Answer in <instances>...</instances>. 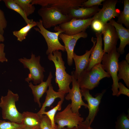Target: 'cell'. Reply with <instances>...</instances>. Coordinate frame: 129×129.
I'll use <instances>...</instances> for the list:
<instances>
[{
    "label": "cell",
    "mask_w": 129,
    "mask_h": 129,
    "mask_svg": "<svg viewBox=\"0 0 129 129\" xmlns=\"http://www.w3.org/2000/svg\"><path fill=\"white\" fill-rule=\"evenodd\" d=\"M48 58L54 63L55 68V81L58 86V91L65 94L69 91V86L72 82V76L65 71L64 62L62 57V53L59 50L53 52L48 55Z\"/></svg>",
    "instance_id": "obj_1"
},
{
    "label": "cell",
    "mask_w": 129,
    "mask_h": 129,
    "mask_svg": "<svg viewBox=\"0 0 129 129\" xmlns=\"http://www.w3.org/2000/svg\"><path fill=\"white\" fill-rule=\"evenodd\" d=\"M110 77L100 63L89 70L85 69L79 75L77 81L80 88L91 90L98 86L101 80Z\"/></svg>",
    "instance_id": "obj_2"
},
{
    "label": "cell",
    "mask_w": 129,
    "mask_h": 129,
    "mask_svg": "<svg viewBox=\"0 0 129 129\" xmlns=\"http://www.w3.org/2000/svg\"><path fill=\"white\" fill-rule=\"evenodd\" d=\"M19 99L17 93H15L9 89L5 96H2L0 101V107L2 109V117L4 119L12 122L21 124L22 113L17 110L16 102Z\"/></svg>",
    "instance_id": "obj_3"
},
{
    "label": "cell",
    "mask_w": 129,
    "mask_h": 129,
    "mask_svg": "<svg viewBox=\"0 0 129 129\" xmlns=\"http://www.w3.org/2000/svg\"><path fill=\"white\" fill-rule=\"evenodd\" d=\"M120 54L116 47L108 53H105L102 61L105 70L106 71L112 78L113 83L112 90L113 96H116L118 90V81L117 77L119 58Z\"/></svg>",
    "instance_id": "obj_4"
},
{
    "label": "cell",
    "mask_w": 129,
    "mask_h": 129,
    "mask_svg": "<svg viewBox=\"0 0 129 129\" xmlns=\"http://www.w3.org/2000/svg\"><path fill=\"white\" fill-rule=\"evenodd\" d=\"M38 13L41 17L43 26L46 29L55 27L71 19L68 15H63L53 7H41Z\"/></svg>",
    "instance_id": "obj_5"
},
{
    "label": "cell",
    "mask_w": 129,
    "mask_h": 129,
    "mask_svg": "<svg viewBox=\"0 0 129 129\" xmlns=\"http://www.w3.org/2000/svg\"><path fill=\"white\" fill-rule=\"evenodd\" d=\"M80 90L84 100L87 102L89 113L85 120L82 122L78 127L80 129H87L90 126L97 113L101 99L106 90H103L101 93L97 94L94 97L90 94L88 89L80 88Z\"/></svg>",
    "instance_id": "obj_6"
},
{
    "label": "cell",
    "mask_w": 129,
    "mask_h": 129,
    "mask_svg": "<svg viewBox=\"0 0 129 129\" xmlns=\"http://www.w3.org/2000/svg\"><path fill=\"white\" fill-rule=\"evenodd\" d=\"M40 56L36 57L32 53L30 59L23 57L19 59V61L23 65L24 67L28 69L29 71L28 76L25 79L26 81L28 82L32 81L33 84L36 85L43 81V73L45 71L44 68L40 64Z\"/></svg>",
    "instance_id": "obj_7"
},
{
    "label": "cell",
    "mask_w": 129,
    "mask_h": 129,
    "mask_svg": "<svg viewBox=\"0 0 129 129\" xmlns=\"http://www.w3.org/2000/svg\"><path fill=\"white\" fill-rule=\"evenodd\" d=\"M84 121L80 114L73 112L71 109V104H69L62 111L58 112L54 118L55 123L57 124L58 129L67 127L70 129L79 125Z\"/></svg>",
    "instance_id": "obj_8"
},
{
    "label": "cell",
    "mask_w": 129,
    "mask_h": 129,
    "mask_svg": "<svg viewBox=\"0 0 129 129\" xmlns=\"http://www.w3.org/2000/svg\"><path fill=\"white\" fill-rule=\"evenodd\" d=\"M36 22L37 27L34 28L42 35L45 40L48 47L46 52L47 55L52 53L56 50L66 51L64 46L61 43L59 40V36L62 33V32H53L49 31L43 27L41 19Z\"/></svg>",
    "instance_id": "obj_9"
},
{
    "label": "cell",
    "mask_w": 129,
    "mask_h": 129,
    "mask_svg": "<svg viewBox=\"0 0 129 129\" xmlns=\"http://www.w3.org/2000/svg\"><path fill=\"white\" fill-rule=\"evenodd\" d=\"M86 0H32L31 4L41 7H53L64 15H68L72 9L82 7Z\"/></svg>",
    "instance_id": "obj_10"
},
{
    "label": "cell",
    "mask_w": 129,
    "mask_h": 129,
    "mask_svg": "<svg viewBox=\"0 0 129 129\" xmlns=\"http://www.w3.org/2000/svg\"><path fill=\"white\" fill-rule=\"evenodd\" d=\"M94 19L93 16L85 19H72L69 21L54 27L55 32L61 31L69 35H72L85 32Z\"/></svg>",
    "instance_id": "obj_11"
},
{
    "label": "cell",
    "mask_w": 129,
    "mask_h": 129,
    "mask_svg": "<svg viewBox=\"0 0 129 129\" xmlns=\"http://www.w3.org/2000/svg\"><path fill=\"white\" fill-rule=\"evenodd\" d=\"M118 2L117 0H105L102 8L93 16L94 19L100 21L104 25L113 18L118 17L121 11L116 8Z\"/></svg>",
    "instance_id": "obj_12"
},
{
    "label": "cell",
    "mask_w": 129,
    "mask_h": 129,
    "mask_svg": "<svg viewBox=\"0 0 129 129\" xmlns=\"http://www.w3.org/2000/svg\"><path fill=\"white\" fill-rule=\"evenodd\" d=\"M72 87L65 97L66 100H71V109L74 113L80 114L79 109L81 106H84L85 108H88V105L83 101L82 99V95L79 85L77 80L74 77L72 74Z\"/></svg>",
    "instance_id": "obj_13"
},
{
    "label": "cell",
    "mask_w": 129,
    "mask_h": 129,
    "mask_svg": "<svg viewBox=\"0 0 129 129\" xmlns=\"http://www.w3.org/2000/svg\"><path fill=\"white\" fill-rule=\"evenodd\" d=\"M88 34L86 32H83L76 34L69 35L61 33L59 37L62 40L64 44V46L67 54V63L71 66L73 63V57L74 49L78 40L80 38H86Z\"/></svg>",
    "instance_id": "obj_14"
},
{
    "label": "cell",
    "mask_w": 129,
    "mask_h": 129,
    "mask_svg": "<svg viewBox=\"0 0 129 129\" xmlns=\"http://www.w3.org/2000/svg\"><path fill=\"white\" fill-rule=\"evenodd\" d=\"M103 35L104 53H108L116 47L119 39L114 27L109 22L105 24L102 32Z\"/></svg>",
    "instance_id": "obj_15"
},
{
    "label": "cell",
    "mask_w": 129,
    "mask_h": 129,
    "mask_svg": "<svg viewBox=\"0 0 129 129\" xmlns=\"http://www.w3.org/2000/svg\"><path fill=\"white\" fill-rule=\"evenodd\" d=\"M94 39L93 37L91 38L93 46L90 50H86L84 54L79 56L77 55L75 52L74 53L73 59L75 62V71H72L71 73L74 78L76 80L81 73L87 68L88 66L90 56L96 42V40H95Z\"/></svg>",
    "instance_id": "obj_16"
},
{
    "label": "cell",
    "mask_w": 129,
    "mask_h": 129,
    "mask_svg": "<svg viewBox=\"0 0 129 129\" xmlns=\"http://www.w3.org/2000/svg\"><path fill=\"white\" fill-rule=\"evenodd\" d=\"M96 43L91 54L88 66L86 69L89 70L95 65L101 63L104 54L102 48V33H96Z\"/></svg>",
    "instance_id": "obj_17"
},
{
    "label": "cell",
    "mask_w": 129,
    "mask_h": 129,
    "mask_svg": "<svg viewBox=\"0 0 129 129\" xmlns=\"http://www.w3.org/2000/svg\"><path fill=\"white\" fill-rule=\"evenodd\" d=\"M53 76L51 72L49 73L48 78L45 81H43L38 85H34L31 82H28V86L31 89L34 97V102L38 105L39 108L41 106L40 99L47 91L48 88L51 84Z\"/></svg>",
    "instance_id": "obj_18"
},
{
    "label": "cell",
    "mask_w": 129,
    "mask_h": 129,
    "mask_svg": "<svg viewBox=\"0 0 129 129\" xmlns=\"http://www.w3.org/2000/svg\"><path fill=\"white\" fill-rule=\"evenodd\" d=\"M109 21L116 29L120 39V44L117 48V51L120 54H122L124 53L125 47L129 44V29L124 27L122 24L117 23L113 19Z\"/></svg>",
    "instance_id": "obj_19"
},
{
    "label": "cell",
    "mask_w": 129,
    "mask_h": 129,
    "mask_svg": "<svg viewBox=\"0 0 129 129\" xmlns=\"http://www.w3.org/2000/svg\"><path fill=\"white\" fill-rule=\"evenodd\" d=\"M100 9L99 6L89 8L79 7L72 9L68 15L71 19H86L93 16Z\"/></svg>",
    "instance_id": "obj_20"
},
{
    "label": "cell",
    "mask_w": 129,
    "mask_h": 129,
    "mask_svg": "<svg viewBox=\"0 0 129 129\" xmlns=\"http://www.w3.org/2000/svg\"><path fill=\"white\" fill-rule=\"evenodd\" d=\"M48 87V89L46 92V95L45 100L43 103L41 109L37 113L40 116L42 115V113L45 111L46 107H50L56 98H59L60 99V100L63 101L64 100L65 94V93L54 91L51 84Z\"/></svg>",
    "instance_id": "obj_21"
},
{
    "label": "cell",
    "mask_w": 129,
    "mask_h": 129,
    "mask_svg": "<svg viewBox=\"0 0 129 129\" xmlns=\"http://www.w3.org/2000/svg\"><path fill=\"white\" fill-rule=\"evenodd\" d=\"M22 124L24 129H31L40 127L41 116L37 113L28 111L22 113Z\"/></svg>",
    "instance_id": "obj_22"
},
{
    "label": "cell",
    "mask_w": 129,
    "mask_h": 129,
    "mask_svg": "<svg viewBox=\"0 0 129 129\" xmlns=\"http://www.w3.org/2000/svg\"><path fill=\"white\" fill-rule=\"evenodd\" d=\"M117 77L122 79L128 88H129V64L125 60L118 62Z\"/></svg>",
    "instance_id": "obj_23"
},
{
    "label": "cell",
    "mask_w": 129,
    "mask_h": 129,
    "mask_svg": "<svg viewBox=\"0 0 129 129\" xmlns=\"http://www.w3.org/2000/svg\"><path fill=\"white\" fill-rule=\"evenodd\" d=\"M6 6L8 8L12 10L19 14L22 17L27 24L32 23L33 20L28 18L25 12L14 0H3Z\"/></svg>",
    "instance_id": "obj_24"
},
{
    "label": "cell",
    "mask_w": 129,
    "mask_h": 129,
    "mask_svg": "<svg viewBox=\"0 0 129 129\" xmlns=\"http://www.w3.org/2000/svg\"><path fill=\"white\" fill-rule=\"evenodd\" d=\"M124 9L118 17L117 23L123 24L127 29L129 28V0L123 1Z\"/></svg>",
    "instance_id": "obj_25"
},
{
    "label": "cell",
    "mask_w": 129,
    "mask_h": 129,
    "mask_svg": "<svg viewBox=\"0 0 129 129\" xmlns=\"http://www.w3.org/2000/svg\"><path fill=\"white\" fill-rule=\"evenodd\" d=\"M37 22L33 21L32 23L27 24L18 31L13 32V35L16 37L17 40L22 42L26 38L29 31L33 27L37 26Z\"/></svg>",
    "instance_id": "obj_26"
},
{
    "label": "cell",
    "mask_w": 129,
    "mask_h": 129,
    "mask_svg": "<svg viewBox=\"0 0 129 129\" xmlns=\"http://www.w3.org/2000/svg\"><path fill=\"white\" fill-rule=\"evenodd\" d=\"M32 0H14L25 12L28 17L33 13L35 10L34 5L31 3Z\"/></svg>",
    "instance_id": "obj_27"
},
{
    "label": "cell",
    "mask_w": 129,
    "mask_h": 129,
    "mask_svg": "<svg viewBox=\"0 0 129 129\" xmlns=\"http://www.w3.org/2000/svg\"><path fill=\"white\" fill-rule=\"evenodd\" d=\"M115 129H129V115L122 113L115 122Z\"/></svg>",
    "instance_id": "obj_28"
},
{
    "label": "cell",
    "mask_w": 129,
    "mask_h": 129,
    "mask_svg": "<svg viewBox=\"0 0 129 129\" xmlns=\"http://www.w3.org/2000/svg\"><path fill=\"white\" fill-rule=\"evenodd\" d=\"M63 101L60 100L57 105L53 108L47 111H44L42 113V115H45L47 116L50 120L52 127L54 128L56 126L54 122V118L56 113L58 111H60L62 108V105Z\"/></svg>",
    "instance_id": "obj_29"
},
{
    "label": "cell",
    "mask_w": 129,
    "mask_h": 129,
    "mask_svg": "<svg viewBox=\"0 0 129 129\" xmlns=\"http://www.w3.org/2000/svg\"><path fill=\"white\" fill-rule=\"evenodd\" d=\"M0 129H24L22 124L0 120Z\"/></svg>",
    "instance_id": "obj_30"
},
{
    "label": "cell",
    "mask_w": 129,
    "mask_h": 129,
    "mask_svg": "<svg viewBox=\"0 0 129 129\" xmlns=\"http://www.w3.org/2000/svg\"><path fill=\"white\" fill-rule=\"evenodd\" d=\"M41 119L40 125L41 129H57V125L54 128L52 127L50 120L46 115H42L41 116Z\"/></svg>",
    "instance_id": "obj_31"
},
{
    "label": "cell",
    "mask_w": 129,
    "mask_h": 129,
    "mask_svg": "<svg viewBox=\"0 0 129 129\" xmlns=\"http://www.w3.org/2000/svg\"><path fill=\"white\" fill-rule=\"evenodd\" d=\"M104 25L100 21L94 19L92 22L90 26L92 30L96 33H101Z\"/></svg>",
    "instance_id": "obj_32"
},
{
    "label": "cell",
    "mask_w": 129,
    "mask_h": 129,
    "mask_svg": "<svg viewBox=\"0 0 129 129\" xmlns=\"http://www.w3.org/2000/svg\"><path fill=\"white\" fill-rule=\"evenodd\" d=\"M1 0H0V1ZM7 22L3 11L0 8V33L3 35L4 30L6 28Z\"/></svg>",
    "instance_id": "obj_33"
},
{
    "label": "cell",
    "mask_w": 129,
    "mask_h": 129,
    "mask_svg": "<svg viewBox=\"0 0 129 129\" xmlns=\"http://www.w3.org/2000/svg\"><path fill=\"white\" fill-rule=\"evenodd\" d=\"M105 0H88L84 2L82 4V7L89 8L96 6L102 5V3Z\"/></svg>",
    "instance_id": "obj_34"
},
{
    "label": "cell",
    "mask_w": 129,
    "mask_h": 129,
    "mask_svg": "<svg viewBox=\"0 0 129 129\" xmlns=\"http://www.w3.org/2000/svg\"><path fill=\"white\" fill-rule=\"evenodd\" d=\"M118 88L119 90L116 95L118 97L120 95L123 94L129 97V89L126 87L121 82H118Z\"/></svg>",
    "instance_id": "obj_35"
},
{
    "label": "cell",
    "mask_w": 129,
    "mask_h": 129,
    "mask_svg": "<svg viewBox=\"0 0 129 129\" xmlns=\"http://www.w3.org/2000/svg\"><path fill=\"white\" fill-rule=\"evenodd\" d=\"M5 45L2 43H0V62H7L8 59L5 57V54L4 52Z\"/></svg>",
    "instance_id": "obj_36"
},
{
    "label": "cell",
    "mask_w": 129,
    "mask_h": 129,
    "mask_svg": "<svg viewBox=\"0 0 129 129\" xmlns=\"http://www.w3.org/2000/svg\"><path fill=\"white\" fill-rule=\"evenodd\" d=\"M4 37L0 33V43L4 42L5 40Z\"/></svg>",
    "instance_id": "obj_37"
},
{
    "label": "cell",
    "mask_w": 129,
    "mask_h": 129,
    "mask_svg": "<svg viewBox=\"0 0 129 129\" xmlns=\"http://www.w3.org/2000/svg\"><path fill=\"white\" fill-rule=\"evenodd\" d=\"M126 61V62L129 63V53L126 55L125 57Z\"/></svg>",
    "instance_id": "obj_38"
},
{
    "label": "cell",
    "mask_w": 129,
    "mask_h": 129,
    "mask_svg": "<svg viewBox=\"0 0 129 129\" xmlns=\"http://www.w3.org/2000/svg\"><path fill=\"white\" fill-rule=\"evenodd\" d=\"M70 129H80L78 127H75Z\"/></svg>",
    "instance_id": "obj_39"
},
{
    "label": "cell",
    "mask_w": 129,
    "mask_h": 129,
    "mask_svg": "<svg viewBox=\"0 0 129 129\" xmlns=\"http://www.w3.org/2000/svg\"><path fill=\"white\" fill-rule=\"evenodd\" d=\"M87 129H93L91 127H88Z\"/></svg>",
    "instance_id": "obj_40"
},
{
    "label": "cell",
    "mask_w": 129,
    "mask_h": 129,
    "mask_svg": "<svg viewBox=\"0 0 129 129\" xmlns=\"http://www.w3.org/2000/svg\"><path fill=\"white\" fill-rule=\"evenodd\" d=\"M61 129H69L67 127L65 128V127H64V128H62Z\"/></svg>",
    "instance_id": "obj_41"
},
{
    "label": "cell",
    "mask_w": 129,
    "mask_h": 129,
    "mask_svg": "<svg viewBox=\"0 0 129 129\" xmlns=\"http://www.w3.org/2000/svg\"><path fill=\"white\" fill-rule=\"evenodd\" d=\"M35 129H41L40 127H39V128H36Z\"/></svg>",
    "instance_id": "obj_42"
},
{
    "label": "cell",
    "mask_w": 129,
    "mask_h": 129,
    "mask_svg": "<svg viewBox=\"0 0 129 129\" xmlns=\"http://www.w3.org/2000/svg\"><path fill=\"white\" fill-rule=\"evenodd\" d=\"M36 128H34V129H35Z\"/></svg>",
    "instance_id": "obj_43"
}]
</instances>
